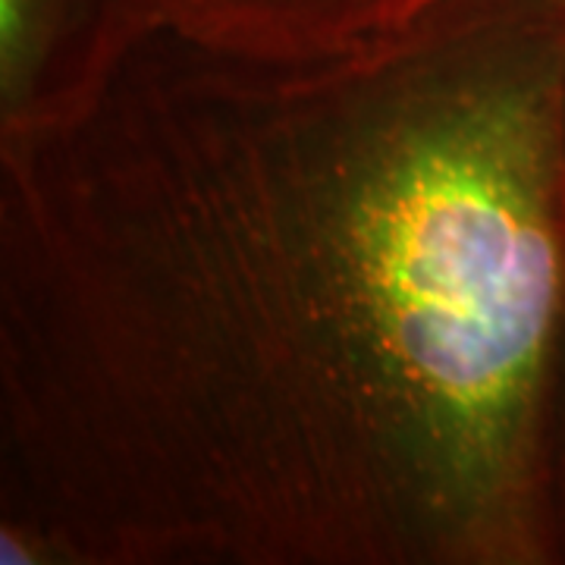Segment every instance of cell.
<instances>
[{
  "label": "cell",
  "instance_id": "3",
  "mask_svg": "<svg viewBox=\"0 0 565 565\" xmlns=\"http://www.w3.org/2000/svg\"><path fill=\"white\" fill-rule=\"evenodd\" d=\"M170 25L252 54H330L396 35L452 0H161Z\"/></svg>",
  "mask_w": 565,
  "mask_h": 565
},
{
  "label": "cell",
  "instance_id": "1",
  "mask_svg": "<svg viewBox=\"0 0 565 565\" xmlns=\"http://www.w3.org/2000/svg\"><path fill=\"white\" fill-rule=\"evenodd\" d=\"M563 343L565 0L163 20L0 139V563L556 565Z\"/></svg>",
  "mask_w": 565,
  "mask_h": 565
},
{
  "label": "cell",
  "instance_id": "4",
  "mask_svg": "<svg viewBox=\"0 0 565 565\" xmlns=\"http://www.w3.org/2000/svg\"><path fill=\"white\" fill-rule=\"evenodd\" d=\"M550 512H553V544L556 565H565V343L556 377L553 403V440H550Z\"/></svg>",
  "mask_w": 565,
  "mask_h": 565
},
{
  "label": "cell",
  "instance_id": "2",
  "mask_svg": "<svg viewBox=\"0 0 565 565\" xmlns=\"http://www.w3.org/2000/svg\"><path fill=\"white\" fill-rule=\"evenodd\" d=\"M163 20L161 0H0V139L76 114Z\"/></svg>",
  "mask_w": 565,
  "mask_h": 565
}]
</instances>
